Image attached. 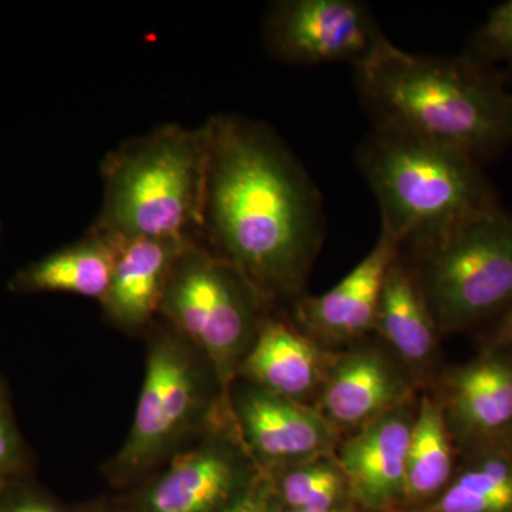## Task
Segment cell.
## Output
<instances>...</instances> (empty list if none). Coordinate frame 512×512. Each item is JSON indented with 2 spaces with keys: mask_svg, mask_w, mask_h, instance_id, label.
Segmentation results:
<instances>
[{
  "mask_svg": "<svg viewBox=\"0 0 512 512\" xmlns=\"http://www.w3.org/2000/svg\"><path fill=\"white\" fill-rule=\"evenodd\" d=\"M82 512H130L121 500H111V498H99V500L90 501L80 505Z\"/></svg>",
  "mask_w": 512,
  "mask_h": 512,
  "instance_id": "cell-27",
  "label": "cell"
},
{
  "mask_svg": "<svg viewBox=\"0 0 512 512\" xmlns=\"http://www.w3.org/2000/svg\"><path fill=\"white\" fill-rule=\"evenodd\" d=\"M357 158L379 202L382 229L402 252L501 207L483 165L454 148L376 128Z\"/></svg>",
  "mask_w": 512,
  "mask_h": 512,
  "instance_id": "cell-4",
  "label": "cell"
},
{
  "mask_svg": "<svg viewBox=\"0 0 512 512\" xmlns=\"http://www.w3.org/2000/svg\"><path fill=\"white\" fill-rule=\"evenodd\" d=\"M191 239L138 238L121 244L110 285L100 301L104 318L128 335L146 332L158 318L168 279Z\"/></svg>",
  "mask_w": 512,
  "mask_h": 512,
  "instance_id": "cell-16",
  "label": "cell"
},
{
  "mask_svg": "<svg viewBox=\"0 0 512 512\" xmlns=\"http://www.w3.org/2000/svg\"><path fill=\"white\" fill-rule=\"evenodd\" d=\"M399 254V242L382 229L372 251L338 285L293 302V323L323 348L350 345L373 333L384 279Z\"/></svg>",
  "mask_w": 512,
  "mask_h": 512,
  "instance_id": "cell-13",
  "label": "cell"
},
{
  "mask_svg": "<svg viewBox=\"0 0 512 512\" xmlns=\"http://www.w3.org/2000/svg\"><path fill=\"white\" fill-rule=\"evenodd\" d=\"M269 311L237 268L192 242L175 261L158 318L200 350L231 406L239 365Z\"/></svg>",
  "mask_w": 512,
  "mask_h": 512,
  "instance_id": "cell-6",
  "label": "cell"
},
{
  "mask_svg": "<svg viewBox=\"0 0 512 512\" xmlns=\"http://www.w3.org/2000/svg\"><path fill=\"white\" fill-rule=\"evenodd\" d=\"M284 512H365L362 508L357 507L356 504L349 505V507L336 508V510L329 511H312V510H285Z\"/></svg>",
  "mask_w": 512,
  "mask_h": 512,
  "instance_id": "cell-28",
  "label": "cell"
},
{
  "mask_svg": "<svg viewBox=\"0 0 512 512\" xmlns=\"http://www.w3.org/2000/svg\"><path fill=\"white\" fill-rule=\"evenodd\" d=\"M407 252L441 336L490 325L512 303V212H484Z\"/></svg>",
  "mask_w": 512,
  "mask_h": 512,
  "instance_id": "cell-7",
  "label": "cell"
},
{
  "mask_svg": "<svg viewBox=\"0 0 512 512\" xmlns=\"http://www.w3.org/2000/svg\"><path fill=\"white\" fill-rule=\"evenodd\" d=\"M463 55L495 72L503 64L498 74L505 83L512 82V0L490 10Z\"/></svg>",
  "mask_w": 512,
  "mask_h": 512,
  "instance_id": "cell-22",
  "label": "cell"
},
{
  "mask_svg": "<svg viewBox=\"0 0 512 512\" xmlns=\"http://www.w3.org/2000/svg\"><path fill=\"white\" fill-rule=\"evenodd\" d=\"M433 396L458 453L512 436V349L481 348L473 359L436 376Z\"/></svg>",
  "mask_w": 512,
  "mask_h": 512,
  "instance_id": "cell-11",
  "label": "cell"
},
{
  "mask_svg": "<svg viewBox=\"0 0 512 512\" xmlns=\"http://www.w3.org/2000/svg\"><path fill=\"white\" fill-rule=\"evenodd\" d=\"M417 406L384 414L339 441L335 450L353 503L365 512H396L404 498L406 460Z\"/></svg>",
  "mask_w": 512,
  "mask_h": 512,
  "instance_id": "cell-14",
  "label": "cell"
},
{
  "mask_svg": "<svg viewBox=\"0 0 512 512\" xmlns=\"http://www.w3.org/2000/svg\"><path fill=\"white\" fill-rule=\"evenodd\" d=\"M148 332L146 370L123 446L103 467L111 487L131 490L202 433L234 421L210 363L158 318Z\"/></svg>",
  "mask_w": 512,
  "mask_h": 512,
  "instance_id": "cell-5",
  "label": "cell"
},
{
  "mask_svg": "<svg viewBox=\"0 0 512 512\" xmlns=\"http://www.w3.org/2000/svg\"><path fill=\"white\" fill-rule=\"evenodd\" d=\"M30 458L13 413L8 384L0 377V488L28 478Z\"/></svg>",
  "mask_w": 512,
  "mask_h": 512,
  "instance_id": "cell-23",
  "label": "cell"
},
{
  "mask_svg": "<svg viewBox=\"0 0 512 512\" xmlns=\"http://www.w3.org/2000/svg\"><path fill=\"white\" fill-rule=\"evenodd\" d=\"M210 137L207 124L167 123L128 138L100 164L103 201L90 227L120 241L200 242Z\"/></svg>",
  "mask_w": 512,
  "mask_h": 512,
  "instance_id": "cell-3",
  "label": "cell"
},
{
  "mask_svg": "<svg viewBox=\"0 0 512 512\" xmlns=\"http://www.w3.org/2000/svg\"><path fill=\"white\" fill-rule=\"evenodd\" d=\"M0 512H82V508L63 503L29 478H22L0 488Z\"/></svg>",
  "mask_w": 512,
  "mask_h": 512,
  "instance_id": "cell-24",
  "label": "cell"
},
{
  "mask_svg": "<svg viewBox=\"0 0 512 512\" xmlns=\"http://www.w3.org/2000/svg\"><path fill=\"white\" fill-rule=\"evenodd\" d=\"M123 241L89 227L82 239L23 266L10 278L15 293H72L101 301Z\"/></svg>",
  "mask_w": 512,
  "mask_h": 512,
  "instance_id": "cell-18",
  "label": "cell"
},
{
  "mask_svg": "<svg viewBox=\"0 0 512 512\" xmlns=\"http://www.w3.org/2000/svg\"><path fill=\"white\" fill-rule=\"evenodd\" d=\"M480 348L512 349V303L487 325L481 335Z\"/></svg>",
  "mask_w": 512,
  "mask_h": 512,
  "instance_id": "cell-26",
  "label": "cell"
},
{
  "mask_svg": "<svg viewBox=\"0 0 512 512\" xmlns=\"http://www.w3.org/2000/svg\"><path fill=\"white\" fill-rule=\"evenodd\" d=\"M355 82L377 130L454 148L481 165L512 147L507 83L467 56L413 55L384 39L357 64Z\"/></svg>",
  "mask_w": 512,
  "mask_h": 512,
  "instance_id": "cell-2",
  "label": "cell"
},
{
  "mask_svg": "<svg viewBox=\"0 0 512 512\" xmlns=\"http://www.w3.org/2000/svg\"><path fill=\"white\" fill-rule=\"evenodd\" d=\"M373 333L417 382L429 379L439 356L441 335L416 269L402 252L384 279Z\"/></svg>",
  "mask_w": 512,
  "mask_h": 512,
  "instance_id": "cell-17",
  "label": "cell"
},
{
  "mask_svg": "<svg viewBox=\"0 0 512 512\" xmlns=\"http://www.w3.org/2000/svg\"><path fill=\"white\" fill-rule=\"evenodd\" d=\"M262 473L284 511H329L355 504L335 454Z\"/></svg>",
  "mask_w": 512,
  "mask_h": 512,
  "instance_id": "cell-21",
  "label": "cell"
},
{
  "mask_svg": "<svg viewBox=\"0 0 512 512\" xmlns=\"http://www.w3.org/2000/svg\"><path fill=\"white\" fill-rule=\"evenodd\" d=\"M458 458L439 402L433 394L424 393L410 434L403 504L396 512L419 510L436 500L453 478Z\"/></svg>",
  "mask_w": 512,
  "mask_h": 512,
  "instance_id": "cell-19",
  "label": "cell"
},
{
  "mask_svg": "<svg viewBox=\"0 0 512 512\" xmlns=\"http://www.w3.org/2000/svg\"><path fill=\"white\" fill-rule=\"evenodd\" d=\"M231 410L239 439L261 471L333 456L342 440V433L312 404L247 382L232 387Z\"/></svg>",
  "mask_w": 512,
  "mask_h": 512,
  "instance_id": "cell-10",
  "label": "cell"
},
{
  "mask_svg": "<svg viewBox=\"0 0 512 512\" xmlns=\"http://www.w3.org/2000/svg\"><path fill=\"white\" fill-rule=\"evenodd\" d=\"M332 355L295 323L269 311L239 365L237 380L313 406Z\"/></svg>",
  "mask_w": 512,
  "mask_h": 512,
  "instance_id": "cell-15",
  "label": "cell"
},
{
  "mask_svg": "<svg viewBox=\"0 0 512 512\" xmlns=\"http://www.w3.org/2000/svg\"><path fill=\"white\" fill-rule=\"evenodd\" d=\"M417 380L373 345L333 352L315 407L342 433H353L414 402Z\"/></svg>",
  "mask_w": 512,
  "mask_h": 512,
  "instance_id": "cell-12",
  "label": "cell"
},
{
  "mask_svg": "<svg viewBox=\"0 0 512 512\" xmlns=\"http://www.w3.org/2000/svg\"><path fill=\"white\" fill-rule=\"evenodd\" d=\"M409 512H512V453L507 444L460 454L443 493Z\"/></svg>",
  "mask_w": 512,
  "mask_h": 512,
  "instance_id": "cell-20",
  "label": "cell"
},
{
  "mask_svg": "<svg viewBox=\"0 0 512 512\" xmlns=\"http://www.w3.org/2000/svg\"><path fill=\"white\" fill-rule=\"evenodd\" d=\"M205 124L200 244L237 268L269 308L298 301L325 237L318 188L268 124L237 114Z\"/></svg>",
  "mask_w": 512,
  "mask_h": 512,
  "instance_id": "cell-1",
  "label": "cell"
},
{
  "mask_svg": "<svg viewBox=\"0 0 512 512\" xmlns=\"http://www.w3.org/2000/svg\"><path fill=\"white\" fill-rule=\"evenodd\" d=\"M225 512H284V508L261 471L251 487Z\"/></svg>",
  "mask_w": 512,
  "mask_h": 512,
  "instance_id": "cell-25",
  "label": "cell"
},
{
  "mask_svg": "<svg viewBox=\"0 0 512 512\" xmlns=\"http://www.w3.org/2000/svg\"><path fill=\"white\" fill-rule=\"evenodd\" d=\"M505 444H507V447L510 448L511 453H512V436L510 437V439H508L507 443H505Z\"/></svg>",
  "mask_w": 512,
  "mask_h": 512,
  "instance_id": "cell-29",
  "label": "cell"
},
{
  "mask_svg": "<svg viewBox=\"0 0 512 512\" xmlns=\"http://www.w3.org/2000/svg\"><path fill=\"white\" fill-rule=\"evenodd\" d=\"M235 421L217 424L131 488L130 512H225L259 476Z\"/></svg>",
  "mask_w": 512,
  "mask_h": 512,
  "instance_id": "cell-8",
  "label": "cell"
},
{
  "mask_svg": "<svg viewBox=\"0 0 512 512\" xmlns=\"http://www.w3.org/2000/svg\"><path fill=\"white\" fill-rule=\"evenodd\" d=\"M265 45L295 66L348 62L357 66L386 37L372 10L357 0H281L266 13Z\"/></svg>",
  "mask_w": 512,
  "mask_h": 512,
  "instance_id": "cell-9",
  "label": "cell"
}]
</instances>
